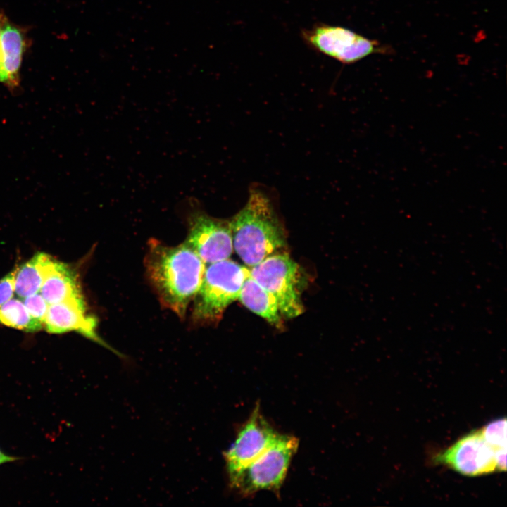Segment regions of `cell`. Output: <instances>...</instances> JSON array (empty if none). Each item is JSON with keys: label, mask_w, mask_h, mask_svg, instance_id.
<instances>
[{"label": "cell", "mask_w": 507, "mask_h": 507, "mask_svg": "<svg viewBox=\"0 0 507 507\" xmlns=\"http://www.w3.org/2000/svg\"><path fill=\"white\" fill-rule=\"evenodd\" d=\"M19 458L4 453L0 449V465L6 463L18 461Z\"/></svg>", "instance_id": "obj_19"}, {"label": "cell", "mask_w": 507, "mask_h": 507, "mask_svg": "<svg viewBox=\"0 0 507 507\" xmlns=\"http://www.w3.org/2000/svg\"><path fill=\"white\" fill-rule=\"evenodd\" d=\"M39 292L49 305L83 296L77 271L71 265L54 258Z\"/></svg>", "instance_id": "obj_12"}, {"label": "cell", "mask_w": 507, "mask_h": 507, "mask_svg": "<svg viewBox=\"0 0 507 507\" xmlns=\"http://www.w3.org/2000/svg\"><path fill=\"white\" fill-rule=\"evenodd\" d=\"M435 461L470 477L496 470L494 451L484 439L480 429L459 439L437 455Z\"/></svg>", "instance_id": "obj_8"}, {"label": "cell", "mask_w": 507, "mask_h": 507, "mask_svg": "<svg viewBox=\"0 0 507 507\" xmlns=\"http://www.w3.org/2000/svg\"><path fill=\"white\" fill-rule=\"evenodd\" d=\"M280 435L265 420L257 406L225 453L228 475L237 472L257 458Z\"/></svg>", "instance_id": "obj_9"}, {"label": "cell", "mask_w": 507, "mask_h": 507, "mask_svg": "<svg viewBox=\"0 0 507 507\" xmlns=\"http://www.w3.org/2000/svg\"><path fill=\"white\" fill-rule=\"evenodd\" d=\"M44 327L51 334L77 332L91 340L108 346L96 332V320L87 314L83 296L49 305Z\"/></svg>", "instance_id": "obj_10"}, {"label": "cell", "mask_w": 507, "mask_h": 507, "mask_svg": "<svg viewBox=\"0 0 507 507\" xmlns=\"http://www.w3.org/2000/svg\"><path fill=\"white\" fill-rule=\"evenodd\" d=\"M188 221L185 242L205 263L230 258L234 248L229 222L213 218L201 211L191 213Z\"/></svg>", "instance_id": "obj_7"}, {"label": "cell", "mask_w": 507, "mask_h": 507, "mask_svg": "<svg viewBox=\"0 0 507 507\" xmlns=\"http://www.w3.org/2000/svg\"><path fill=\"white\" fill-rule=\"evenodd\" d=\"M298 444L296 438L280 434L277 441L257 458L229 475L231 486L244 495L261 490L279 489Z\"/></svg>", "instance_id": "obj_4"}, {"label": "cell", "mask_w": 507, "mask_h": 507, "mask_svg": "<svg viewBox=\"0 0 507 507\" xmlns=\"http://www.w3.org/2000/svg\"><path fill=\"white\" fill-rule=\"evenodd\" d=\"M301 36L311 48L344 64L385 51L377 41L340 26L315 25L303 30Z\"/></svg>", "instance_id": "obj_6"}, {"label": "cell", "mask_w": 507, "mask_h": 507, "mask_svg": "<svg viewBox=\"0 0 507 507\" xmlns=\"http://www.w3.org/2000/svg\"><path fill=\"white\" fill-rule=\"evenodd\" d=\"M0 323L27 332L44 327L43 323L30 315L22 301L13 297L0 306Z\"/></svg>", "instance_id": "obj_15"}, {"label": "cell", "mask_w": 507, "mask_h": 507, "mask_svg": "<svg viewBox=\"0 0 507 507\" xmlns=\"http://www.w3.org/2000/svg\"><path fill=\"white\" fill-rule=\"evenodd\" d=\"M250 276L275 298L282 315L292 318L303 312V275L287 254H272L249 269Z\"/></svg>", "instance_id": "obj_5"}, {"label": "cell", "mask_w": 507, "mask_h": 507, "mask_svg": "<svg viewBox=\"0 0 507 507\" xmlns=\"http://www.w3.org/2000/svg\"><path fill=\"white\" fill-rule=\"evenodd\" d=\"M53 258L45 253H37L15 268L14 293L20 299L39 292Z\"/></svg>", "instance_id": "obj_14"}, {"label": "cell", "mask_w": 507, "mask_h": 507, "mask_svg": "<svg viewBox=\"0 0 507 507\" xmlns=\"http://www.w3.org/2000/svg\"><path fill=\"white\" fill-rule=\"evenodd\" d=\"M205 264L186 242L175 246L155 239L149 242L147 278L161 304L181 318L201 284Z\"/></svg>", "instance_id": "obj_1"}, {"label": "cell", "mask_w": 507, "mask_h": 507, "mask_svg": "<svg viewBox=\"0 0 507 507\" xmlns=\"http://www.w3.org/2000/svg\"><path fill=\"white\" fill-rule=\"evenodd\" d=\"M23 299V303L30 315L44 325L49 304L40 292L32 294Z\"/></svg>", "instance_id": "obj_17"}, {"label": "cell", "mask_w": 507, "mask_h": 507, "mask_svg": "<svg viewBox=\"0 0 507 507\" xmlns=\"http://www.w3.org/2000/svg\"><path fill=\"white\" fill-rule=\"evenodd\" d=\"M6 15L3 12H0V37H1V29L3 24V22L4 19L6 18ZM4 73L2 70V65H1V44H0V83L4 84Z\"/></svg>", "instance_id": "obj_20"}, {"label": "cell", "mask_w": 507, "mask_h": 507, "mask_svg": "<svg viewBox=\"0 0 507 507\" xmlns=\"http://www.w3.org/2000/svg\"><path fill=\"white\" fill-rule=\"evenodd\" d=\"M229 223L233 248L249 267L285 244L284 233L273 205L259 190L250 192L246 205Z\"/></svg>", "instance_id": "obj_2"}, {"label": "cell", "mask_w": 507, "mask_h": 507, "mask_svg": "<svg viewBox=\"0 0 507 507\" xmlns=\"http://www.w3.org/2000/svg\"><path fill=\"white\" fill-rule=\"evenodd\" d=\"M481 430L484 439L494 449V452L506 450V419L495 420Z\"/></svg>", "instance_id": "obj_16"}, {"label": "cell", "mask_w": 507, "mask_h": 507, "mask_svg": "<svg viewBox=\"0 0 507 507\" xmlns=\"http://www.w3.org/2000/svg\"><path fill=\"white\" fill-rule=\"evenodd\" d=\"M15 269L0 280V306L13 297Z\"/></svg>", "instance_id": "obj_18"}, {"label": "cell", "mask_w": 507, "mask_h": 507, "mask_svg": "<svg viewBox=\"0 0 507 507\" xmlns=\"http://www.w3.org/2000/svg\"><path fill=\"white\" fill-rule=\"evenodd\" d=\"M238 299L270 323L281 327V313L275 298L251 276L244 280Z\"/></svg>", "instance_id": "obj_13"}, {"label": "cell", "mask_w": 507, "mask_h": 507, "mask_svg": "<svg viewBox=\"0 0 507 507\" xmlns=\"http://www.w3.org/2000/svg\"><path fill=\"white\" fill-rule=\"evenodd\" d=\"M249 276V269L229 258L210 263L193 299V320L203 324L219 320L225 308L238 299Z\"/></svg>", "instance_id": "obj_3"}, {"label": "cell", "mask_w": 507, "mask_h": 507, "mask_svg": "<svg viewBox=\"0 0 507 507\" xmlns=\"http://www.w3.org/2000/svg\"><path fill=\"white\" fill-rule=\"evenodd\" d=\"M0 44L4 84L13 91L20 84V70L27 46L24 29L6 17L1 29Z\"/></svg>", "instance_id": "obj_11"}]
</instances>
